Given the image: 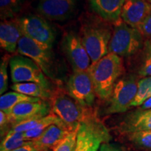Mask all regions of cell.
<instances>
[{
    "instance_id": "cell-1",
    "label": "cell",
    "mask_w": 151,
    "mask_h": 151,
    "mask_svg": "<svg viewBox=\"0 0 151 151\" xmlns=\"http://www.w3.org/2000/svg\"><path fill=\"white\" fill-rule=\"evenodd\" d=\"M124 71L123 62L120 56L109 53L91 64L88 72L91 77L96 94L101 99H108L119 77Z\"/></svg>"
},
{
    "instance_id": "cell-2",
    "label": "cell",
    "mask_w": 151,
    "mask_h": 151,
    "mask_svg": "<svg viewBox=\"0 0 151 151\" xmlns=\"http://www.w3.org/2000/svg\"><path fill=\"white\" fill-rule=\"evenodd\" d=\"M50 100L52 113L72 130L95 116L90 108L81 106L68 93L57 90L52 94Z\"/></svg>"
},
{
    "instance_id": "cell-3",
    "label": "cell",
    "mask_w": 151,
    "mask_h": 151,
    "mask_svg": "<svg viewBox=\"0 0 151 151\" xmlns=\"http://www.w3.org/2000/svg\"><path fill=\"white\" fill-rule=\"evenodd\" d=\"M143 35L139 29L119 21L112 34L109 52L120 57H129L143 48Z\"/></svg>"
},
{
    "instance_id": "cell-4",
    "label": "cell",
    "mask_w": 151,
    "mask_h": 151,
    "mask_svg": "<svg viewBox=\"0 0 151 151\" xmlns=\"http://www.w3.org/2000/svg\"><path fill=\"white\" fill-rule=\"evenodd\" d=\"M109 139L108 129L94 116L79 125L74 151L97 150Z\"/></svg>"
},
{
    "instance_id": "cell-5",
    "label": "cell",
    "mask_w": 151,
    "mask_h": 151,
    "mask_svg": "<svg viewBox=\"0 0 151 151\" xmlns=\"http://www.w3.org/2000/svg\"><path fill=\"white\" fill-rule=\"evenodd\" d=\"M133 75H129L118 80L115 84L112 94L109 97L107 114L126 112L137 96L138 82Z\"/></svg>"
},
{
    "instance_id": "cell-6",
    "label": "cell",
    "mask_w": 151,
    "mask_h": 151,
    "mask_svg": "<svg viewBox=\"0 0 151 151\" xmlns=\"http://www.w3.org/2000/svg\"><path fill=\"white\" fill-rule=\"evenodd\" d=\"M9 67L14 83H36L50 89V83L46 76L30 58L21 55L11 57Z\"/></svg>"
},
{
    "instance_id": "cell-7",
    "label": "cell",
    "mask_w": 151,
    "mask_h": 151,
    "mask_svg": "<svg viewBox=\"0 0 151 151\" xmlns=\"http://www.w3.org/2000/svg\"><path fill=\"white\" fill-rule=\"evenodd\" d=\"M18 20L22 35L43 48L52 50L55 40V32L44 18L35 15H27Z\"/></svg>"
},
{
    "instance_id": "cell-8",
    "label": "cell",
    "mask_w": 151,
    "mask_h": 151,
    "mask_svg": "<svg viewBox=\"0 0 151 151\" xmlns=\"http://www.w3.org/2000/svg\"><path fill=\"white\" fill-rule=\"evenodd\" d=\"M17 50L21 55L36 62L48 78L55 79L57 70L52 50L43 48L24 35H22L19 41Z\"/></svg>"
},
{
    "instance_id": "cell-9",
    "label": "cell",
    "mask_w": 151,
    "mask_h": 151,
    "mask_svg": "<svg viewBox=\"0 0 151 151\" xmlns=\"http://www.w3.org/2000/svg\"><path fill=\"white\" fill-rule=\"evenodd\" d=\"M111 37L110 30L103 26H88L85 28L81 40L92 64L96 63L109 53Z\"/></svg>"
},
{
    "instance_id": "cell-10",
    "label": "cell",
    "mask_w": 151,
    "mask_h": 151,
    "mask_svg": "<svg viewBox=\"0 0 151 151\" xmlns=\"http://www.w3.org/2000/svg\"><path fill=\"white\" fill-rule=\"evenodd\" d=\"M67 93L83 106L90 108L94 104L97 94L88 71L73 72L67 81Z\"/></svg>"
},
{
    "instance_id": "cell-11",
    "label": "cell",
    "mask_w": 151,
    "mask_h": 151,
    "mask_svg": "<svg viewBox=\"0 0 151 151\" xmlns=\"http://www.w3.org/2000/svg\"><path fill=\"white\" fill-rule=\"evenodd\" d=\"M62 48L73 72L88 71L91 65V60L82 40L76 34L71 32L65 35L62 41Z\"/></svg>"
},
{
    "instance_id": "cell-12",
    "label": "cell",
    "mask_w": 151,
    "mask_h": 151,
    "mask_svg": "<svg viewBox=\"0 0 151 151\" xmlns=\"http://www.w3.org/2000/svg\"><path fill=\"white\" fill-rule=\"evenodd\" d=\"M77 0H39L37 11L48 20L62 21L73 14Z\"/></svg>"
},
{
    "instance_id": "cell-13",
    "label": "cell",
    "mask_w": 151,
    "mask_h": 151,
    "mask_svg": "<svg viewBox=\"0 0 151 151\" xmlns=\"http://www.w3.org/2000/svg\"><path fill=\"white\" fill-rule=\"evenodd\" d=\"M50 110L51 106L43 99L39 101H25L16 105L8 117L13 126L28 119L48 116Z\"/></svg>"
},
{
    "instance_id": "cell-14",
    "label": "cell",
    "mask_w": 151,
    "mask_h": 151,
    "mask_svg": "<svg viewBox=\"0 0 151 151\" xmlns=\"http://www.w3.org/2000/svg\"><path fill=\"white\" fill-rule=\"evenodd\" d=\"M151 13V4L146 0H126L121 11L124 22L132 27L139 28Z\"/></svg>"
},
{
    "instance_id": "cell-15",
    "label": "cell",
    "mask_w": 151,
    "mask_h": 151,
    "mask_svg": "<svg viewBox=\"0 0 151 151\" xmlns=\"http://www.w3.org/2000/svg\"><path fill=\"white\" fill-rule=\"evenodd\" d=\"M126 134L151 131V109H137L125 116L119 127Z\"/></svg>"
},
{
    "instance_id": "cell-16",
    "label": "cell",
    "mask_w": 151,
    "mask_h": 151,
    "mask_svg": "<svg viewBox=\"0 0 151 151\" xmlns=\"http://www.w3.org/2000/svg\"><path fill=\"white\" fill-rule=\"evenodd\" d=\"M22 35L18 19L4 20L0 24V46L6 51L11 53L16 51Z\"/></svg>"
},
{
    "instance_id": "cell-17",
    "label": "cell",
    "mask_w": 151,
    "mask_h": 151,
    "mask_svg": "<svg viewBox=\"0 0 151 151\" xmlns=\"http://www.w3.org/2000/svg\"><path fill=\"white\" fill-rule=\"evenodd\" d=\"M72 130L65 122L51 124L45 130L43 134L37 140L34 141L41 150L50 149L52 150L54 147L60 141L63 140Z\"/></svg>"
},
{
    "instance_id": "cell-18",
    "label": "cell",
    "mask_w": 151,
    "mask_h": 151,
    "mask_svg": "<svg viewBox=\"0 0 151 151\" xmlns=\"http://www.w3.org/2000/svg\"><path fill=\"white\" fill-rule=\"evenodd\" d=\"M126 0H89L92 9L100 17L115 23L120 21Z\"/></svg>"
},
{
    "instance_id": "cell-19",
    "label": "cell",
    "mask_w": 151,
    "mask_h": 151,
    "mask_svg": "<svg viewBox=\"0 0 151 151\" xmlns=\"http://www.w3.org/2000/svg\"><path fill=\"white\" fill-rule=\"evenodd\" d=\"M11 89L19 93L43 100L50 99L52 96V92L49 88L36 83H14L11 86Z\"/></svg>"
},
{
    "instance_id": "cell-20",
    "label": "cell",
    "mask_w": 151,
    "mask_h": 151,
    "mask_svg": "<svg viewBox=\"0 0 151 151\" xmlns=\"http://www.w3.org/2000/svg\"><path fill=\"white\" fill-rule=\"evenodd\" d=\"M42 100L39 98L32 97L17 92H9L1 95L0 97V110L9 115L11 110L18 104L25 101H39Z\"/></svg>"
},
{
    "instance_id": "cell-21",
    "label": "cell",
    "mask_w": 151,
    "mask_h": 151,
    "mask_svg": "<svg viewBox=\"0 0 151 151\" xmlns=\"http://www.w3.org/2000/svg\"><path fill=\"white\" fill-rule=\"evenodd\" d=\"M60 122H62V120L54 113L50 112L48 116L41 118L39 123L35 128L24 132V137L27 141L37 140L49 126L53 124L59 123Z\"/></svg>"
},
{
    "instance_id": "cell-22",
    "label": "cell",
    "mask_w": 151,
    "mask_h": 151,
    "mask_svg": "<svg viewBox=\"0 0 151 151\" xmlns=\"http://www.w3.org/2000/svg\"><path fill=\"white\" fill-rule=\"evenodd\" d=\"M27 139L24 135V132L9 131L3 140L1 141L0 150L13 151L20 148L27 143Z\"/></svg>"
},
{
    "instance_id": "cell-23",
    "label": "cell",
    "mask_w": 151,
    "mask_h": 151,
    "mask_svg": "<svg viewBox=\"0 0 151 151\" xmlns=\"http://www.w3.org/2000/svg\"><path fill=\"white\" fill-rule=\"evenodd\" d=\"M24 0H0L1 19L6 20L13 18L21 9Z\"/></svg>"
},
{
    "instance_id": "cell-24",
    "label": "cell",
    "mask_w": 151,
    "mask_h": 151,
    "mask_svg": "<svg viewBox=\"0 0 151 151\" xmlns=\"http://www.w3.org/2000/svg\"><path fill=\"white\" fill-rule=\"evenodd\" d=\"M128 140L137 149L151 151V131L136 132L127 134Z\"/></svg>"
},
{
    "instance_id": "cell-25",
    "label": "cell",
    "mask_w": 151,
    "mask_h": 151,
    "mask_svg": "<svg viewBox=\"0 0 151 151\" xmlns=\"http://www.w3.org/2000/svg\"><path fill=\"white\" fill-rule=\"evenodd\" d=\"M151 97V76L145 77L138 82V91L132 106H141Z\"/></svg>"
},
{
    "instance_id": "cell-26",
    "label": "cell",
    "mask_w": 151,
    "mask_h": 151,
    "mask_svg": "<svg viewBox=\"0 0 151 151\" xmlns=\"http://www.w3.org/2000/svg\"><path fill=\"white\" fill-rule=\"evenodd\" d=\"M139 73L141 76H151V39L144 43Z\"/></svg>"
},
{
    "instance_id": "cell-27",
    "label": "cell",
    "mask_w": 151,
    "mask_h": 151,
    "mask_svg": "<svg viewBox=\"0 0 151 151\" xmlns=\"http://www.w3.org/2000/svg\"><path fill=\"white\" fill-rule=\"evenodd\" d=\"M11 56L9 54H6L1 58L0 64V94L1 95L8 89V66L10 62Z\"/></svg>"
},
{
    "instance_id": "cell-28",
    "label": "cell",
    "mask_w": 151,
    "mask_h": 151,
    "mask_svg": "<svg viewBox=\"0 0 151 151\" xmlns=\"http://www.w3.org/2000/svg\"><path fill=\"white\" fill-rule=\"evenodd\" d=\"M78 129V128L70 132L63 140L54 147L52 151H74Z\"/></svg>"
},
{
    "instance_id": "cell-29",
    "label": "cell",
    "mask_w": 151,
    "mask_h": 151,
    "mask_svg": "<svg viewBox=\"0 0 151 151\" xmlns=\"http://www.w3.org/2000/svg\"><path fill=\"white\" fill-rule=\"evenodd\" d=\"M42 118H43V117H35V118L28 119V120H24V121L14 124L12 126V128L11 129V131L20 132L29 131V130L35 128L39 123Z\"/></svg>"
},
{
    "instance_id": "cell-30",
    "label": "cell",
    "mask_w": 151,
    "mask_h": 151,
    "mask_svg": "<svg viewBox=\"0 0 151 151\" xmlns=\"http://www.w3.org/2000/svg\"><path fill=\"white\" fill-rule=\"evenodd\" d=\"M138 29L143 36L150 38V39H151V13L141 24Z\"/></svg>"
},
{
    "instance_id": "cell-31",
    "label": "cell",
    "mask_w": 151,
    "mask_h": 151,
    "mask_svg": "<svg viewBox=\"0 0 151 151\" xmlns=\"http://www.w3.org/2000/svg\"><path fill=\"white\" fill-rule=\"evenodd\" d=\"M42 150L34 141H29L26 144L13 151H41Z\"/></svg>"
},
{
    "instance_id": "cell-32",
    "label": "cell",
    "mask_w": 151,
    "mask_h": 151,
    "mask_svg": "<svg viewBox=\"0 0 151 151\" xmlns=\"http://www.w3.org/2000/svg\"><path fill=\"white\" fill-rule=\"evenodd\" d=\"M9 123H10V122H9L8 115L6 114L3 111H0V127H1V135L4 133Z\"/></svg>"
},
{
    "instance_id": "cell-33",
    "label": "cell",
    "mask_w": 151,
    "mask_h": 151,
    "mask_svg": "<svg viewBox=\"0 0 151 151\" xmlns=\"http://www.w3.org/2000/svg\"><path fill=\"white\" fill-rule=\"evenodd\" d=\"M99 151H123L119 146L108 142L103 143L100 146Z\"/></svg>"
},
{
    "instance_id": "cell-34",
    "label": "cell",
    "mask_w": 151,
    "mask_h": 151,
    "mask_svg": "<svg viewBox=\"0 0 151 151\" xmlns=\"http://www.w3.org/2000/svg\"><path fill=\"white\" fill-rule=\"evenodd\" d=\"M141 109H151V97H149L148 99L143 102L142 105L141 106Z\"/></svg>"
},
{
    "instance_id": "cell-35",
    "label": "cell",
    "mask_w": 151,
    "mask_h": 151,
    "mask_svg": "<svg viewBox=\"0 0 151 151\" xmlns=\"http://www.w3.org/2000/svg\"><path fill=\"white\" fill-rule=\"evenodd\" d=\"M41 151H52V150H50V149H46V150H42Z\"/></svg>"
},
{
    "instance_id": "cell-36",
    "label": "cell",
    "mask_w": 151,
    "mask_h": 151,
    "mask_svg": "<svg viewBox=\"0 0 151 151\" xmlns=\"http://www.w3.org/2000/svg\"><path fill=\"white\" fill-rule=\"evenodd\" d=\"M147 1H149V3L151 4V0H147Z\"/></svg>"
},
{
    "instance_id": "cell-37",
    "label": "cell",
    "mask_w": 151,
    "mask_h": 151,
    "mask_svg": "<svg viewBox=\"0 0 151 151\" xmlns=\"http://www.w3.org/2000/svg\"><path fill=\"white\" fill-rule=\"evenodd\" d=\"M94 151H98V150H94Z\"/></svg>"
}]
</instances>
